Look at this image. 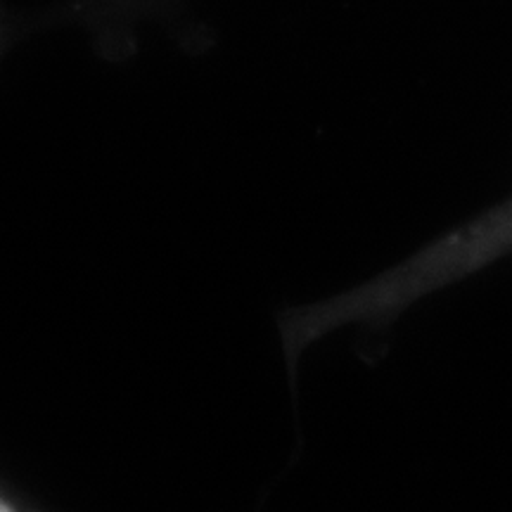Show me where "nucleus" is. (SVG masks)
Returning a JSON list of instances; mask_svg holds the SVG:
<instances>
[{
  "instance_id": "nucleus-1",
  "label": "nucleus",
  "mask_w": 512,
  "mask_h": 512,
  "mask_svg": "<svg viewBox=\"0 0 512 512\" xmlns=\"http://www.w3.org/2000/svg\"><path fill=\"white\" fill-rule=\"evenodd\" d=\"M0 512H48L41 508L34 498L24 491H19L15 484L5 479L3 489H0Z\"/></svg>"
}]
</instances>
